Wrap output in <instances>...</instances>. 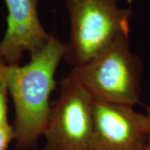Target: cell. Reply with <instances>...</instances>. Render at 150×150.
I'll return each instance as SVG.
<instances>
[{
	"instance_id": "cell-1",
	"label": "cell",
	"mask_w": 150,
	"mask_h": 150,
	"mask_svg": "<svg viewBox=\"0 0 150 150\" xmlns=\"http://www.w3.org/2000/svg\"><path fill=\"white\" fill-rule=\"evenodd\" d=\"M65 44L51 34L45 47L27 64L8 67V92L14 106L11 125L17 150L35 147L43 134L55 88V73L64 58Z\"/></svg>"
},
{
	"instance_id": "cell-2",
	"label": "cell",
	"mask_w": 150,
	"mask_h": 150,
	"mask_svg": "<svg viewBox=\"0 0 150 150\" xmlns=\"http://www.w3.org/2000/svg\"><path fill=\"white\" fill-rule=\"evenodd\" d=\"M143 64L130 48L129 36L113 41L69 74L93 99L133 106L140 103Z\"/></svg>"
},
{
	"instance_id": "cell-3",
	"label": "cell",
	"mask_w": 150,
	"mask_h": 150,
	"mask_svg": "<svg viewBox=\"0 0 150 150\" xmlns=\"http://www.w3.org/2000/svg\"><path fill=\"white\" fill-rule=\"evenodd\" d=\"M70 37L64 59L73 67L89 61L122 36H129L132 10L118 0H64Z\"/></svg>"
},
{
	"instance_id": "cell-4",
	"label": "cell",
	"mask_w": 150,
	"mask_h": 150,
	"mask_svg": "<svg viewBox=\"0 0 150 150\" xmlns=\"http://www.w3.org/2000/svg\"><path fill=\"white\" fill-rule=\"evenodd\" d=\"M93 97L68 75L60 82L57 100L51 102L42 150H89L93 132Z\"/></svg>"
},
{
	"instance_id": "cell-5",
	"label": "cell",
	"mask_w": 150,
	"mask_h": 150,
	"mask_svg": "<svg viewBox=\"0 0 150 150\" xmlns=\"http://www.w3.org/2000/svg\"><path fill=\"white\" fill-rule=\"evenodd\" d=\"M148 137L144 113L133 106L93 100L89 150H141Z\"/></svg>"
},
{
	"instance_id": "cell-6",
	"label": "cell",
	"mask_w": 150,
	"mask_h": 150,
	"mask_svg": "<svg viewBox=\"0 0 150 150\" xmlns=\"http://www.w3.org/2000/svg\"><path fill=\"white\" fill-rule=\"evenodd\" d=\"M7 29L0 41V60L8 66L19 65L23 55L41 51L51 34L42 26L38 12V0H4Z\"/></svg>"
},
{
	"instance_id": "cell-7",
	"label": "cell",
	"mask_w": 150,
	"mask_h": 150,
	"mask_svg": "<svg viewBox=\"0 0 150 150\" xmlns=\"http://www.w3.org/2000/svg\"><path fill=\"white\" fill-rule=\"evenodd\" d=\"M8 67L4 61L0 60V127L9 124L8 122Z\"/></svg>"
},
{
	"instance_id": "cell-8",
	"label": "cell",
	"mask_w": 150,
	"mask_h": 150,
	"mask_svg": "<svg viewBox=\"0 0 150 150\" xmlns=\"http://www.w3.org/2000/svg\"><path fill=\"white\" fill-rule=\"evenodd\" d=\"M13 140V128L10 124L0 127V150H7L8 145Z\"/></svg>"
},
{
	"instance_id": "cell-9",
	"label": "cell",
	"mask_w": 150,
	"mask_h": 150,
	"mask_svg": "<svg viewBox=\"0 0 150 150\" xmlns=\"http://www.w3.org/2000/svg\"><path fill=\"white\" fill-rule=\"evenodd\" d=\"M146 113H144V130L145 134L150 136V107H146Z\"/></svg>"
},
{
	"instance_id": "cell-10",
	"label": "cell",
	"mask_w": 150,
	"mask_h": 150,
	"mask_svg": "<svg viewBox=\"0 0 150 150\" xmlns=\"http://www.w3.org/2000/svg\"><path fill=\"white\" fill-rule=\"evenodd\" d=\"M141 150H150V136L148 137L144 145L143 146V148L141 149Z\"/></svg>"
}]
</instances>
